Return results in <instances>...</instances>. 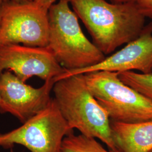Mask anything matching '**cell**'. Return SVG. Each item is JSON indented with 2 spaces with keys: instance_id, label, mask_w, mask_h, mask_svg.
<instances>
[{
  "instance_id": "3",
  "label": "cell",
  "mask_w": 152,
  "mask_h": 152,
  "mask_svg": "<svg viewBox=\"0 0 152 152\" xmlns=\"http://www.w3.org/2000/svg\"><path fill=\"white\" fill-rule=\"evenodd\" d=\"M49 41L46 48L67 71L96 65L105 55L82 32L78 18L68 0H59L49 9Z\"/></svg>"
},
{
  "instance_id": "1",
  "label": "cell",
  "mask_w": 152,
  "mask_h": 152,
  "mask_svg": "<svg viewBox=\"0 0 152 152\" xmlns=\"http://www.w3.org/2000/svg\"><path fill=\"white\" fill-rule=\"evenodd\" d=\"M73 11L104 54L138 38L145 27V17L136 2L109 3L106 0H68Z\"/></svg>"
},
{
  "instance_id": "2",
  "label": "cell",
  "mask_w": 152,
  "mask_h": 152,
  "mask_svg": "<svg viewBox=\"0 0 152 152\" xmlns=\"http://www.w3.org/2000/svg\"><path fill=\"white\" fill-rule=\"evenodd\" d=\"M60 112L71 129L98 139L113 152H118L112 138L110 120L87 87L83 74L58 80L53 88Z\"/></svg>"
},
{
  "instance_id": "9",
  "label": "cell",
  "mask_w": 152,
  "mask_h": 152,
  "mask_svg": "<svg viewBox=\"0 0 152 152\" xmlns=\"http://www.w3.org/2000/svg\"><path fill=\"white\" fill-rule=\"evenodd\" d=\"M132 70L144 74L152 73V23L145 26L138 38L100 63L79 70H66L56 81L66 76L96 71L120 73Z\"/></svg>"
},
{
  "instance_id": "5",
  "label": "cell",
  "mask_w": 152,
  "mask_h": 152,
  "mask_svg": "<svg viewBox=\"0 0 152 152\" xmlns=\"http://www.w3.org/2000/svg\"><path fill=\"white\" fill-rule=\"evenodd\" d=\"M73 133L60 112L54 98L37 114L19 127L0 134V146L15 144L26 147L31 152H61L64 139Z\"/></svg>"
},
{
  "instance_id": "6",
  "label": "cell",
  "mask_w": 152,
  "mask_h": 152,
  "mask_svg": "<svg viewBox=\"0 0 152 152\" xmlns=\"http://www.w3.org/2000/svg\"><path fill=\"white\" fill-rule=\"evenodd\" d=\"M48 12L34 1L2 4L0 45L22 44L27 46L47 47Z\"/></svg>"
},
{
  "instance_id": "7",
  "label": "cell",
  "mask_w": 152,
  "mask_h": 152,
  "mask_svg": "<svg viewBox=\"0 0 152 152\" xmlns=\"http://www.w3.org/2000/svg\"><path fill=\"white\" fill-rule=\"evenodd\" d=\"M6 71L26 82L33 76L45 81L55 80L66 69L46 47L8 44L0 45V74Z\"/></svg>"
},
{
  "instance_id": "19",
  "label": "cell",
  "mask_w": 152,
  "mask_h": 152,
  "mask_svg": "<svg viewBox=\"0 0 152 152\" xmlns=\"http://www.w3.org/2000/svg\"><path fill=\"white\" fill-rule=\"evenodd\" d=\"M152 152V151H151V152Z\"/></svg>"
},
{
  "instance_id": "14",
  "label": "cell",
  "mask_w": 152,
  "mask_h": 152,
  "mask_svg": "<svg viewBox=\"0 0 152 152\" xmlns=\"http://www.w3.org/2000/svg\"><path fill=\"white\" fill-rule=\"evenodd\" d=\"M33 1L37 5L49 11V8L55 4L56 0H33Z\"/></svg>"
},
{
  "instance_id": "11",
  "label": "cell",
  "mask_w": 152,
  "mask_h": 152,
  "mask_svg": "<svg viewBox=\"0 0 152 152\" xmlns=\"http://www.w3.org/2000/svg\"><path fill=\"white\" fill-rule=\"evenodd\" d=\"M61 152H113L106 150L95 138L72 133L64 139Z\"/></svg>"
},
{
  "instance_id": "12",
  "label": "cell",
  "mask_w": 152,
  "mask_h": 152,
  "mask_svg": "<svg viewBox=\"0 0 152 152\" xmlns=\"http://www.w3.org/2000/svg\"><path fill=\"white\" fill-rule=\"evenodd\" d=\"M121 81L152 101V73H138L133 71L118 73Z\"/></svg>"
},
{
  "instance_id": "16",
  "label": "cell",
  "mask_w": 152,
  "mask_h": 152,
  "mask_svg": "<svg viewBox=\"0 0 152 152\" xmlns=\"http://www.w3.org/2000/svg\"><path fill=\"white\" fill-rule=\"evenodd\" d=\"M32 1H33V0H0V2L2 4L7 3L9 2L23 3V2H32Z\"/></svg>"
},
{
  "instance_id": "15",
  "label": "cell",
  "mask_w": 152,
  "mask_h": 152,
  "mask_svg": "<svg viewBox=\"0 0 152 152\" xmlns=\"http://www.w3.org/2000/svg\"><path fill=\"white\" fill-rule=\"evenodd\" d=\"M0 112L2 113H8L12 114L11 109L2 100L1 96H0Z\"/></svg>"
},
{
  "instance_id": "13",
  "label": "cell",
  "mask_w": 152,
  "mask_h": 152,
  "mask_svg": "<svg viewBox=\"0 0 152 152\" xmlns=\"http://www.w3.org/2000/svg\"><path fill=\"white\" fill-rule=\"evenodd\" d=\"M135 2L144 16L152 19V0H136Z\"/></svg>"
},
{
  "instance_id": "10",
  "label": "cell",
  "mask_w": 152,
  "mask_h": 152,
  "mask_svg": "<svg viewBox=\"0 0 152 152\" xmlns=\"http://www.w3.org/2000/svg\"><path fill=\"white\" fill-rule=\"evenodd\" d=\"M114 144L118 152H150L152 150V121L126 124L110 121Z\"/></svg>"
},
{
  "instance_id": "17",
  "label": "cell",
  "mask_w": 152,
  "mask_h": 152,
  "mask_svg": "<svg viewBox=\"0 0 152 152\" xmlns=\"http://www.w3.org/2000/svg\"><path fill=\"white\" fill-rule=\"evenodd\" d=\"M110 1L113 4H120L127 3V2H134V1H135L136 0H110Z\"/></svg>"
},
{
  "instance_id": "4",
  "label": "cell",
  "mask_w": 152,
  "mask_h": 152,
  "mask_svg": "<svg viewBox=\"0 0 152 152\" xmlns=\"http://www.w3.org/2000/svg\"><path fill=\"white\" fill-rule=\"evenodd\" d=\"M83 75L88 89L110 121L126 124L152 121V101L121 81L118 72Z\"/></svg>"
},
{
  "instance_id": "18",
  "label": "cell",
  "mask_w": 152,
  "mask_h": 152,
  "mask_svg": "<svg viewBox=\"0 0 152 152\" xmlns=\"http://www.w3.org/2000/svg\"><path fill=\"white\" fill-rule=\"evenodd\" d=\"M2 3L0 2V27H1V11H2Z\"/></svg>"
},
{
  "instance_id": "8",
  "label": "cell",
  "mask_w": 152,
  "mask_h": 152,
  "mask_svg": "<svg viewBox=\"0 0 152 152\" xmlns=\"http://www.w3.org/2000/svg\"><path fill=\"white\" fill-rule=\"evenodd\" d=\"M55 82L52 79L34 88L10 71H4L0 74V96L11 109L12 115L24 123L48 105Z\"/></svg>"
}]
</instances>
